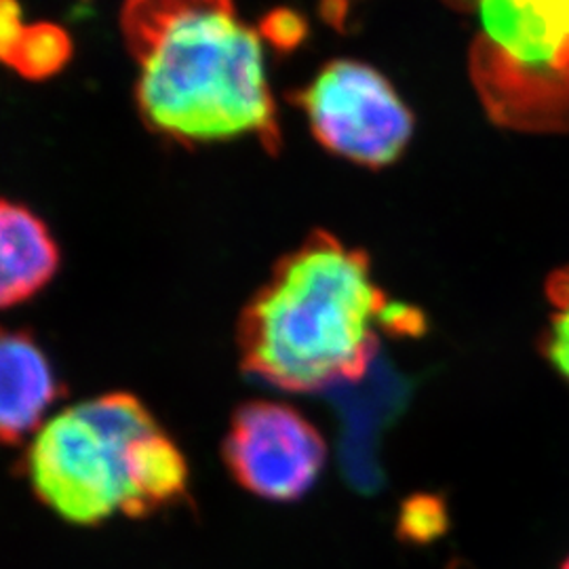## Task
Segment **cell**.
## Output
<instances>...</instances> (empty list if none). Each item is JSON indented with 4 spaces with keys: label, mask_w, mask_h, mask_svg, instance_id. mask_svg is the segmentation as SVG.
Masks as SVG:
<instances>
[{
    "label": "cell",
    "mask_w": 569,
    "mask_h": 569,
    "mask_svg": "<svg viewBox=\"0 0 569 569\" xmlns=\"http://www.w3.org/2000/svg\"><path fill=\"white\" fill-rule=\"evenodd\" d=\"M291 100L317 142L363 167L395 163L413 136L411 110L387 77L363 61H329Z\"/></svg>",
    "instance_id": "obj_5"
},
{
    "label": "cell",
    "mask_w": 569,
    "mask_h": 569,
    "mask_svg": "<svg viewBox=\"0 0 569 569\" xmlns=\"http://www.w3.org/2000/svg\"><path fill=\"white\" fill-rule=\"evenodd\" d=\"M258 32L262 41H270L277 49L289 51L298 47L306 37V23L291 9H274L260 21Z\"/></svg>",
    "instance_id": "obj_11"
},
{
    "label": "cell",
    "mask_w": 569,
    "mask_h": 569,
    "mask_svg": "<svg viewBox=\"0 0 569 569\" xmlns=\"http://www.w3.org/2000/svg\"><path fill=\"white\" fill-rule=\"evenodd\" d=\"M28 30L20 0H0V63L9 66Z\"/></svg>",
    "instance_id": "obj_12"
},
{
    "label": "cell",
    "mask_w": 569,
    "mask_h": 569,
    "mask_svg": "<svg viewBox=\"0 0 569 569\" xmlns=\"http://www.w3.org/2000/svg\"><path fill=\"white\" fill-rule=\"evenodd\" d=\"M326 441L300 411L277 401L239 407L224 437V462L241 488L291 502L312 488L326 465Z\"/></svg>",
    "instance_id": "obj_6"
},
{
    "label": "cell",
    "mask_w": 569,
    "mask_h": 569,
    "mask_svg": "<svg viewBox=\"0 0 569 569\" xmlns=\"http://www.w3.org/2000/svg\"><path fill=\"white\" fill-rule=\"evenodd\" d=\"M23 470L44 507L84 528L114 515L142 519L188 491L182 449L131 392L100 395L49 418Z\"/></svg>",
    "instance_id": "obj_3"
},
{
    "label": "cell",
    "mask_w": 569,
    "mask_h": 569,
    "mask_svg": "<svg viewBox=\"0 0 569 569\" xmlns=\"http://www.w3.org/2000/svg\"><path fill=\"white\" fill-rule=\"evenodd\" d=\"M563 569H569V559L566 561V566H563Z\"/></svg>",
    "instance_id": "obj_14"
},
{
    "label": "cell",
    "mask_w": 569,
    "mask_h": 569,
    "mask_svg": "<svg viewBox=\"0 0 569 569\" xmlns=\"http://www.w3.org/2000/svg\"><path fill=\"white\" fill-rule=\"evenodd\" d=\"M58 397L60 380L37 340L0 329V446L37 435Z\"/></svg>",
    "instance_id": "obj_7"
},
{
    "label": "cell",
    "mask_w": 569,
    "mask_h": 569,
    "mask_svg": "<svg viewBox=\"0 0 569 569\" xmlns=\"http://www.w3.org/2000/svg\"><path fill=\"white\" fill-rule=\"evenodd\" d=\"M470 21L468 77L489 121L569 133V0H441Z\"/></svg>",
    "instance_id": "obj_4"
},
{
    "label": "cell",
    "mask_w": 569,
    "mask_h": 569,
    "mask_svg": "<svg viewBox=\"0 0 569 569\" xmlns=\"http://www.w3.org/2000/svg\"><path fill=\"white\" fill-rule=\"evenodd\" d=\"M56 237L26 204L0 199V310L23 305L60 270Z\"/></svg>",
    "instance_id": "obj_8"
},
{
    "label": "cell",
    "mask_w": 569,
    "mask_h": 569,
    "mask_svg": "<svg viewBox=\"0 0 569 569\" xmlns=\"http://www.w3.org/2000/svg\"><path fill=\"white\" fill-rule=\"evenodd\" d=\"M72 60V37L56 21L28 23L18 51L7 68L26 81H47Z\"/></svg>",
    "instance_id": "obj_9"
},
{
    "label": "cell",
    "mask_w": 569,
    "mask_h": 569,
    "mask_svg": "<svg viewBox=\"0 0 569 569\" xmlns=\"http://www.w3.org/2000/svg\"><path fill=\"white\" fill-rule=\"evenodd\" d=\"M443 526L439 505H432L430 500L411 502L403 512V528L411 538H430Z\"/></svg>",
    "instance_id": "obj_13"
},
{
    "label": "cell",
    "mask_w": 569,
    "mask_h": 569,
    "mask_svg": "<svg viewBox=\"0 0 569 569\" xmlns=\"http://www.w3.org/2000/svg\"><path fill=\"white\" fill-rule=\"evenodd\" d=\"M121 28L138 110L157 136L183 146L253 138L281 150L264 41L234 0H124Z\"/></svg>",
    "instance_id": "obj_1"
},
{
    "label": "cell",
    "mask_w": 569,
    "mask_h": 569,
    "mask_svg": "<svg viewBox=\"0 0 569 569\" xmlns=\"http://www.w3.org/2000/svg\"><path fill=\"white\" fill-rule=\"evenodd\" d=\"M550 302L549 327L545 331V355L569 382V266L550 274L547 281Z\"/></svg>",
    "instance_id": "obj_10"
},
{
    "label": "cell",
    "mask_w": 569,
    "mask_h": 569,
    "mask_svg": "<svg viewBox=\"0 0 569 569\" xmlns=\"http://www.w3.org/2000/svg\"><path fill=\"white\" fill-rule=\"evenodd\" d=\"M387 293L366 251L315 230L283 256L239 319L244 371L289 392L361 378L387 327Z\"/></svg>",
    "instance_id": "obj_2"
}]
</instances>
